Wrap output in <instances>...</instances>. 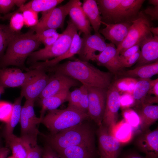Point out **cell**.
I'll return each instance as SVG.
<instances>
[{"mask_svg": "<svg viewBox=\"0 0 158 158\" xmlns=\"http://www.w3.org/2000/svg\"><path fill=\"white\" fill-rule=\"evenodd\" d=\"M44 69L46 72L65 75L86 86L108 89L111 84L110 73L102 71L88 62L80 60L67 61Z\"/></svg>", "mask_w": 158, "mask_h": 158, "instance_id": "obj_1", "label": "cell"}, {"mask_svg": "<svg viewBox=\"0 0 158 158\" xmlns=\"http://www.w3.org/2000/svg\"><path fill=\"white\" fill-rule=\"evenodd\" d=\"M35 32L30 29L25 33L16 35L0 60V68L13 66L26 71L30 70L25 66V61L41 44Z\"/></svg>", "mask_w": 158, "mask_h": 158, "instance_id": "obj_2", "label": "cell"}, {"mask_svg": "<svg viewBox=\"0 0 158 158\" xmlns=\"http://www.w3.org/2000/svg\"><path fill=\"white\" fill-rule=\"evenodd\" d=\"M145 0H97L102 24L132 23L137 18Z\"/></svg>", "mask_w": 158, "mask_h": 158, "instance_id": "obj_3", "label": "cell"}, {"mask_svg": "<svg viewBox=\"0 0 158 158\" xmlns=\"http://www.w3.org/2000/svg\"><path fill=\"white\" fill-rule=\"evenodd\" d=\"M94 133L93 126L83 122L45 138L48 145L56 151L74 146L95 145Z\"/></svg>", "mask_w": 158, "mask_h": 158, "instance_id": "obj_4", "label": "cell"}, {"mask_svg": "<svg viewBox=\"0 0 158 158\" xmlns=\"http://www.w3.org/2000/svg\"><path fill=\"white\" fill-rule=\"evenodd\" d=\"M89 119L87 114L68 107L64 109L49 111L41 123L55 134L80 124Z\"/></svg>", "mask_w": 158, "mask_h": 158, "instance_id": "obj_5", "label": "cell"}, {"mask_svg": "<svg viewBox=\"0 0 158 158\" xmlns=\"http://www.w3.org/2000/svg\"><path fill=\"white\" fill-rule=\"evenodd\" d=\"M78 31L71 20L68 21L66 29L56 41L50 46L32 53L27 59L28 63L31 65L40 61H45L63 55L69 48L73 36Z\"/></svg>", "mask_w": 158, "mask_h": 158, "instance_id": "obj_6", "label": "cell"}, {"mask_svg": "<svg viewBox=\"0 0 158 158\" xmlns=\"http://www.w3.org/2000/svg\"><path fill=\"white\" fill-rule=\"evenodd\" d=\"M153 26L152 21L140 11L136 18L132 23L126 38L117 48L120 55L128 48L138 44L147 37L153 36L150 31V28Z\"/></svg>", "mask_w": 158, "mask_h": 158, "instance_id": "obj_7", "label": "cell"}, {"mask_svg": "<svg viewBox=\"0 0 158 158\" xmlns=\"http://www.w3.org/2000/svg\"><path fill=\"white\" fill-rule=\"evenodd\" d=\"M77 0H71L66 4L42 12L37 24L30 29L35 33L49 29H57L63 27L66 16Z\"/></svg>", "mask_w": 158, "mask_h": 158, "instance_id": "obj_8", "label": "cell"}, {"mask_svg": "<svg viewBox=\"0 0 158 158\" xmlns=\"http://www.w3.org/2000/svg\"><path fill=\"white\" fill-rule=\"evenodd\" d=\"M34 101L26 100L22 107L20 122L21 125V138L28 140H37L39 134L37 125L42 119L36 116L34 110Z\"/></svg>", "mask_w": 158, "mask_h": 158, "instance_id": "obj_9", "label": "cell"}, {"mask_svg": "<svg viewBox=\"0 0 158 158\" xmlns=\"http://www.w3.org/2000/svg\"><path fill=\"white\" fill-rule=\"evenodd\" d=\"M88 97L87 114L98 126L102 124L107 89L86 86Z\"/></svg>", "mask_w": 158, "mask_h": 158, "instance_id": "obj_10", "label": "cell"}, {"mask_svg": "<svg viewBox=\"0 0 158 158\" xmlns=\"http://www.w3.org/2000/svg\"><path fill=\"white\" fill-rule=\"evenodd\" d=\"M33 69L32 74L21 87L20 95L25 97L26 100L35 101L46 86L50 77L43 69L36 68Z\"/></svg>", "mask_w": 158, "mask_h": 158, "instance_id": "obj_11", "label": "cell"}, {"mask_svg": "<svg viewBox=\"0 0 158 158\" xmlns=\"http://www.w3.org/2000/svg\"><path fill=\"white\" fill-rule=\"evenodd\" d=\"M97 133L99 153L102 158H118L121 144L111 135L107 127L98 126Z\"/></svg>", "mask_w": 158, "mask_h": 158, "instance_id": "obj_12", "label": "cell"}, {"mask_svg": "<svg viewBox=\"0 0 158 158\" xmlns=\"http://www.w3.org/2000/svg\"><path fill=\"white\" fill-rule=\"evenodd\" d=\"M120 107V93L112 85L107 89L106 104L102 125L109 130L117 123Z\"/></svg>", "mask_w": 158, "mask_h": 158, "instance_id": "obj_13", "label": "cell"}, {"mask_svg": "<svg viewBox=\"0 0 158 158\" xmlns=\"http://www.w3.org/2000/svg\"><path fill=\"white\" fill-rule=\"evenodd\" d=\"M52 73L49 75L48 83L39 97L40 99L80 85L79 82L65 75L58 72Z\"/></svg>", "mask_w": 158, "mask_h": 158, "instance_id": "obj_14", "label": "cell"}, {"mask_svg": "<svg viewBox=\"0 0 158 158\" xmlns=\"http://www.w3.org/2000/svg\"><path fill=\"white\" fill-rule=\"evenodd\" d=\"M82 43L78 54L79 60L88 62L92 61L95 52L102 51L107 47V43L104 38L99 33L93 35L83 34Z\"/></svg>", "mask_w": 158, "mask_h": 158, "instance_id": "obj_15", "label": "cell"}, {"mask_svg": "<svg viewBox=\"0 0 158 158\" xmlns=\"http://www.w3.org/2000/svg\"><path fill=\"white\" fill-rule=\"evenodd\" d=\"M92 61L99 66L105 67L113 73H118L123 68L116 47L111 42L107 43L106 48L99 54H95Z\"/></svg>", "mask_w": 158, "mask_h": 158, "instance_id": "obj_16", "label": "cell"}, {"mask_svg": "<svg viewBox=\"0 0 158 158\" xmlns=\"http://www.w3.org/2000/svg\"><path fill=\"white\" fill-rule=\"evenodd\" d=\"M135 144L147 158H158V129H148L139 133Z\"/></svg>", "mask_w": 158, "mask_h": 158, "instance_id": "obj_17", "label": "cell"}, {"mask_svg": "<svg viewBox=\"0 0 158 158\" xmlns=\"http://www.w3.org/2000/svg\"><path fill=\"white\" fill-rule=\"evenodd\" d=\"M33 69L23 72L18 68H0V84L4 88L23 86L30 78Z\"/></svg>", "mask_w": 158, "mask_h": 158, "instance_id": "obj_18", "label": "cell"}, {"mask_svg": "<svg viewBox=\"0 0 158 158\" xmlns=\"http://www.w3.org/2000/svg\"><path fill=\"white\" fill-rule=\"evenodd\" d=\"M140 55L136 67L158 61V36L149 37L139 44Z\"/></svg>", "mask_w": 158, "mask_h": 158, "instance_id": "obj_19", "label": "cell"}, {"mask_svg": "<svg viewBox=\"0 0 158 158\" xmlns=\"http://www.w3.org/2000/svg\"><path fill=\"white\" fill-rule=\"evenodd\" d=\"M132 23H123L112 24L102 23L106 26L99 30L105 39L110 41L117 48L127 36Z\"/></svg>", "mask_w": 158, "mask_h": 158, "instance_id": "obj_20", "label": "cell"}, {"mask_svg": "<svg viewBox=\"0 0 158 158\" xmlns=\"http://www.w3.org/2000/svg\"><path fill=\"white\" fill-rule=\"evenodd\" d=\"M81 38L77 32L73 36L70 47L65 54L51 60L35 63L31 65L30 68L31 69H44L53 66L64 59L71 57L76 54H78L81 48Z\"/></svg>", "mask_w": 158, "mask_h": 158, "instance_id": "obj_21", "label": "cell"}, {"mask_svg": "<svg viewBox=\"0 0 158 158\" xmlns=\"http://www.w3.org/2000/svg\"><path fill=\"white\" fill-rule=\"evenodd\" d=\"M82 4L80 0H77L70 10L68 14L71 18V20L79 31L80 34H90L92 27L83 10Z\"/></svg>", "mask_w": 158, "mask_h": 158, "instance_id": "obj_22", "label": "cell"}, {"mask_svg": "<svg viewBox=\"0 0 158 158\" xmlns=\"http://www.w3.org/2000/svg\"><path fill=\"white\" fill-rule=\"evenodd\" d=\"M55 151L63 158H97L95 145L74 146Z\"/></svg>", "mask_w": 158, "mask_h": 158, "instance_id": "obj_23", "label": "cell"}, {"mask_svg": "<svg viewBox=\"0 0 158 158\" xmlns=\"http://www.w3.org/2000/svg\"><path fill=\"white\" fill-rule=\"evenodd\" d=\"M140 120V132L149 129L150 127L158 119V106L144 105L135 107Z\"/></svg>", "mask_w": 158, "mask_h": 158, "instance_id": "obj_24", "label": "cell"}, {"mask_svg": "<svg viewBox=\"0 0 158 158\" xmlns=\"http://www.w3.org/2000/svg\"><path fill=\"white\" fill-rule=\"evenodd\" d=\"M64 1L63 0H33L25 3L19 8L12 13L6 14L7 16L18 12H22L27 10L38 13L48 11L54 8Z\"/></svg>", "mask_w": 158, "mask_h": 158, "instance_id": "obj_25", "label": "cell"}, {"mask_svg": "<svg viewBox=\"0 0 158 158\" xmlns=\"http://www.w3.org/2000/svg\"><path fill=\"white\" fill-rule=\"evenodd\" d=\"M82 8L92 26L95 33H99L102 24V17L96 1L84 0Z\"/></svg>", "mask_w": 158, "mask_h": 158, "instance_id": "obj_26", "label": "cell"}, {"mask_svg": "<svg viewBox=\"0 0 158 158\" xmlns=\"http://www.w3.org/2000/svg\"><path fill=\"white\" fill-rule=\"evenodd\" d=\"M157 81L158 78L152 80L150 78H140L137 80L132 93L134 100L133 107H135L142 104L148 92Z\"/></svg>", "mask_w": 158, "mask_h": 158, "instance_id": "obj_27", "label": "cell"}, {"mask_svg": "<svg viewBox=\"0 0 158 158\" xmlns=\"http://www.w3.org/2000/svg\"><path fill=\"white\" fill-rule=\"evenodd\" d=\"M69 90L63 91L54 95L41 99L42 109L40 117L42 119L46 111L57 109L63 102L67 101Z\"/></svg>", "mask_w": 158, "mask_h": 158, "instance_id": "obj_28", "label": "cell"}, {"mask_svg": "<svg viewBox=\"0 0 158 158\" xmlns=\"http://www.w3.org/2000/svg\"><path fill=\"white\" fill-rule=\"evenodd\" d=\"M109 131L121 144L129 142L134 134L132 128L123 119L117 123Z\"/></svg>", "mask_w": 158, "mask_h": 158, "instance_id": "obj_29", "label": "cell"}, {"mask_svg": "<svg viewBox=\"0 0 158 158\" xmlns=\"http://www.w3.org/2000/svg\"><path fill=\"white\" fill-rule=\"evenodd\" d=\"M158 73V61L150 64L135 67L121 73L126 77H138L141 78H150Z\"/></svg>", "mask_w": 158, "mask_h": 158, "instance_id": "obj_30", "label": "cell"}, {"mask_svg": "<svg viewBox=\"0 0 158 158\" xmlns=\"http://www.w3.org/2000/svg\"><path fill=\"white\" fill-rule=\"evenodd\" d=\"M23 97L21 95L17 98L13 104L11 114L9 121L6 123L5 136L6 140L13 134L14 129L20 122L22 107L21 103Z\"/></svg>", "mask_w": 158, "mask_h": 158, "instance_id": "obj_31", "label": "cell"}, {"mask_svg": "<svg viewBox=\"0 0 158 158\" xmlns=\"http://www.w3.org/2000/svg\"><path fill=\"white\" fill-rule=\"evenodd\" d=\"M6 141L11 150L12 156L15 158H26L27 149L20 137H18L13 133Z\"/></svg>", "mask_w": 158, "mask_h": 158, "instance_id": "obj_32", "label": "cell"}, {"mask_svg": "<svg viewBox=\"0 0 158 158\" xmlns=\"http://www.w3.org/2000/svg\"><path fill=\"white\" fill-rule=\"evenodd\" d=\"M18 34L12 31L9 25L0 23V60L8 44Z\"/></svg>", "mask_w": 158, "mask_h": 158, "instance_id": "obj_33", "label": "cell"}, {"mask_svg": "<svg viewBox=\"0 0 158 158\" xmlns=\"http://www.w3.org/2000/svg\"><path fill=\"white\" fill-rule=\"evenodd\" d=\"M41 44H43L44 47L50 46L59 38L61 33H58L56 30L49 29L35 33Z\"/></svg>", "mask_w": 158, "mask_h": 158, "instance_id": "obj_34", "label": "cell"}, {"mask_svg": "<svg viewBox=\"0 0 158 158\" xmlns=\"http://www.w3.org/2000/svg\"><path fill=\"white\" fill-rule=\"evenodd\" d=\"M137 81L135 78L126 77L117 80L112 85L119 92H127L132 94Z\"/></svg>", "mask_w": 158, "mask_h": 158, "instance_id": "obj_35", "label": "cell"}, {"mask_svg": "<svg viewBox=\"0 0 158 158\" xmlns=\"http://www.w3.org/2000/svg\"><path fill=\"white\" fill-rule=\"evenodd\" d=\"M122 115L123 119L132 128L134 133L136 131L140 129V119L135 110L131 108L124 109L123 110Z\"/></svg>", "mask_w": 158, "mask_h": 158, "instance_id": "obj_36", "label": "cell"}, {"mask_svg": "<svg viewBox=\"0 0 158 158\" xmlns=\"http://www.w3.org/2000/svg\"><path fill=\"white\" fill-rule=\"evenodd\" d=\"M10 19L9 26L11 29L16 33H20L24 25L22 13L18 12L14 13L4 19Z\"/></svg>", "mask_w": 158, "mask_h": 158, "instance_id": "obj_37", "label": "cell"}, {"mask_svg": "<svg viewBox=\"0 0 158 158\" xmlns=\"http://www.w3.org/2000/svg\"><path fill=\"white\" fill-rule=\"evenodd\" d=\"M21 139L27 149L26 158H42L43 150L37 145V141H28Z\"/></svg>", "mask_w": 158, "mask_h": 158, "instance_id": "obj_38", "label": "cell"}, {"mask_svg": "<svg viewBox=\"0 0 158 158\" xmlns=\"http://www.w3.org/2000/svg\"><path fill=\"white\" fill-rule=\"evenodd\" d=\"M25 0H0V14L6 15L15 6L20 7L25 4Z\"/></svg>", "mask_w": 158, "mask_h": 158, "instance_id": "obj_39", "label": "cell"}, {"mask_svg": "<svg viewBox=\"0 0 158 158\" xmlns=\"http://www.w3.org/2000/svg\"><path fill=\"white\" fill-rule=\"evenodd\" d=\"M21 13L23 16L24 25L30 28L38 23V13L29 10H24Z\"/></svg>", "mask_w": 158, "mask_h": 158, "instance_id": "obj_40", "label": "cell"}, {"mask_svg": "<svg viewBox=\"0 0 158 158\" xmlns=\"http://www.w3.org/2000/svg\"><path fill=\"white\" fill-rule=\"evenodd\" d=\"M83 88V85H82L79 88L72 92H70L67 100L68 102V107L77 109L78 106L81 95Z\"/></svg>", "mask_w": 158, "mask_h": 158, "instance_id": "obj_41", "label": "cell"}, {"mask_svg": "<svg viewBox=\"0 0 158 158\" xmlns=\"http://www.w3.org/2000/svg\"><path fill=\"white\" fill-rule=\"evenodd\" d=\"M13 104L6 102H0V120L7 122L11 117Z\"/></svg>", "mask_w": 158, "mask_h": 158, "instance_id": "obj_42", "label": "cell"}, {"mask_svg": "<svg viewBox=\"0 0 158 158\" xmlns=\"http://www.w3.org/2000/svg\"><path fill=\"white\" fill-rule=\"evenodd\" d=\"M83 85V90L78 106L77 109L84 113L87 114L89 102L88 95L86 87L84 85Z\"/></svg>", "mask_w": 158, "mask_h": 158, "instance_id": "obj_43", "label": "cell"}, {"mask_svg": "<svg viewBox=\"0 0 158 158\" xmlns=\"http://www.w3.org/2000/svg\"><path fill=\"white\" fill-rule=\"evenodd\" d=\"M120 95V107L123 110L134 106V100L132 94L127 92Z\"/></svg>", "mask_w": 158, "mask_h": 158, "instance_id": "obj_44", "label": "cell"}, {"mask_svg": "<svg viewBox=\"0 0 158 158\" xmlns=\"http://www.w3.org/2000/svg\"><path fill=\"white\" fill-rule=\"evenodd\" d=\"M140 50L130 57L124 59H120L123 67H129L137 63L140 58Z\"/></svg>", "mask_w": 158, "mask_h": 158, "instance_id": "obj_45", "label": "cell"}, {"mask_svg": "<svg viewBox=\"0 0 158 158\" xmlns=\"http://www.w3.org/2000/svg\"><path fill=\"white\" fill-rule=\"evenodd\" d=\"M143 12L152 21L158 20V6H148Z\"/></svg>", "mask_w": 158, "mask_h": 158, "instance_id": "obj_46", "label": "cell"}, {"mask_svg": "<svg viewBox=\"0 0 158 158\" xmlns=\"http://www.w3.org/2000/svg\"><path fill=\"white\" fill-rule=\"evenodd\" d=\"M139 44H135L125 50L119 55L121 60L126 59L140 50Z\"/></svg>", "mask_w": 158, "mask_h": 158, "instance_id": "obj_47", "label": "cell"}, {"mask_svg": "<svg viewBox=\"0 0 158 158\" xmlns=\"http://www.w3.org/2000/svg\"><path fill=\"white\" fill-rule=\"evenodd\" d=\"M42 158H63L49 145L43 150Z\"/></svg>", "mask_w": 158, "mask_h": 158, "instance_id": "obj_48", "label": "cell"}, {"mask_svg": "<svg viewBox=\"0 0 158 158\" xmlns=\"http://www.w3.org/2000/svg\"><path fill=\"white\" fill-rule=\"evenodd\" d=\"M121 158H147L141 155L138 152L133 151L127 152L124 154Z\"/></svg>", "mask_w": 158, "mask_h": 158, "instance_id": "obj_49", "label": "cell"}, {"mask_svg": "<svg viewBox=\"0 0 158 158\" xmlns=\"http://www.w3.org/2000/svg\"><path fill=\"white\" fill-rule=\"evenodd\" d=\"M147 94H154L155 96L158 97V81H157L148 92Z\"/></svg>", "mask_w": 158, "mask_h": 158, "instance_id": "obj_50", "label": "cell"}, {"mask_svg": "<svg viewBox=\"0 0 158 158\" xmlns=\"http://www.w3.org/2000/svg\"><path fill=\"white\" fill-rule=\"evenodd\" d=\"M10 151L7 147H0V158H7Z\"/></svg>", "mask_w": 158, "mask_h": 158, "instance_id": "obj_51", "label": "cell"}, {"mask_svg": "<svg viewBox=\"0 0 158 158\" xmlns=\"http://www.w3.org/2000/svg\"><path fill=\"white\" fill-rule=\"evenodd\" d=\"M150 31L154 36H158V27L152 26L150 28Z\"/></svg>", "mask_w": 158, "mask_h": 158, "instance_id": "obj_52", "label": "cell"}, {"mask_svg": "<svg viewBox=\"0 0 158 158\" xmlns=\"http://www.w3.org/2000/svg\"><path fill=\"white\" fill-rule=\"evenodd\" d=\"M148 1L149 4L153 6H158V0H149Z\"/></svg>", "mask_w": 158, "mask_h": 158, "instance_id": "obj_53", "label": "cell"}, {"mask_svg": "<svg viewBox=\"0 0 158 158\" xmlns=\"http://www.w3.org/2000/svg\"><path fill=\"white\" fill-rule=\"evenodd\" d=\"M5 88L0 84V98L1 95L4 92Z\"/></svg>", "mask_w": 158, "mask_h": 158, "instance_id": "obj_54", "label": "cell"}, {"mask_svg": "<svg viewBox=\"0 0 158 158\" xmlns=\"http://www.w3.org/2000/svg\"><path fill=\"white\" fill-rule=\"evenodd\" d=\"M7 158H15L12 155Z\"/></svg>", "mask_w": 158, "mask_h": 158, "instance_id": "obj_55", "label": "cell"}, {"mask_svg": "<svg viewBox=\"0 0 158 158\" xmlns=\"http://www.w3.org/2000/svg\"><path fill=\"white\" fill-rule=\"evenodd\" d=\"M2 16H1V15H0V19H1V18H2Z\"/></svg>", "mask_w": 158, "mask_h": 158, "instance_id": "obj_56", "label": "cell"}, {"mask_svg": "<svg viewBox=\"0 0 158 158\" xmlns=\"http://www.w3.org/2000/svg\"><path fill=\"white\" fill-rule=\"evenodd\" d=\"M99 158H102L100 157Z\"/></svg>", "mask_w": 158, "mask_h": 158, "instance_id": "obj_57", "label": "cell"}]
</instances>
